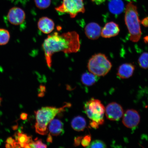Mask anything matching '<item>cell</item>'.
Listing matches in <instances>:
<instances>
[{
  "mask_svg": "<svg viewBox=\"0 0 148 148\" xmlns=\"http://www.w3.org/2000/svg\"><path fill=\"white\" fill-rule=\"evenodd\" d=\"M46 63L48 67L52 66V57L54 53L62 51L65 53H77L80 49L79 36L73 31L60 34L57 32L48 36L42 44Z\"/></svg>",
  "mask_w": 148,
  "mask_h": 148,
  "instance_id": "obj_1",
  "label": "cell"
},
{
  "mask_svg": "<svg viewBox=\"0 0 148 148\" xmlns=\"http://www.w3.org/2000/svg\"><path fill=\"white\" fill-rule=\"evenodd\" d=\"M125 20L131 41L138 42L142 36L140 21L138 17L137 8L132 2L129 3L126 6Z\"/></svg>",
  "mask_w": 148,
  "mask_h": 148,
  "instance_id": "obj_2",
  "label": "cell"
},
{
  "mask_svg": "<svg viewBox=\"0 0 148 148\" xmlns=\"http://www.w3.org/2000/svg\"><path fill=\"white\" fill-rule=\"evenodd\" d=\"M71 106V104L66 103L60 108L46 107H42L36 112V123L35 128L36 132L40 134L44 135L47 134V126L49 123L53 119L57 114L65 110V108Z\"/></svg>",
  "mask_w": 148,
  "mask_h": 148,
  "instance_id": "obj_3",
  "label": "cell"
},
{
  "mask_svg": "<svg viewBox=\"0 0 148 148\" xmlns=\"http://www.w3.org/2000/svg\"><path fill=\"white\" fill-rule=\"evenodd\" d=\"M112 66V63L106 56L101 53L92 55L88 64L89 71L99 77L106 75Z\"/></svg>",
  "mask_w": 148,
  "mask_h": 148,
  "instance_id": "obj_4",
  "label": "cell"
},
{
  "mask_svg": "<svg viewBox=\"0 0 148 148\" xmlns=\"http://www.w3.org/2000/svg\"><path fill=\"white\" fill-rule=\"evenodd\" d=\"M84 110L88 117L99 125L104 123L105 108L101 101L92 98L84 104Z\"/></svg>",
  "mask_w": 148,
  "mask_h": 148,
  "instance_id": "obj_5",
  "label": "cell"
},
{
  "mask_svg": "<svg viewBox=\"0 0 148 148\" xmlns=\"http://www.w3.org/2000/svg\"><path fill=\"white\" fill-rule=\"evenodd\" d=\"M55 10L61 13L69 14L72 18H75L79 13L85 12L83 0H63L62 4Z\"/></svg>",
  "mask_w": 148,
  "mask_h": 148,
  "instance_id": "obj_6",
  "label": "cell"
},
{
  "mask_svg": "<svg viewBox=\"0 0 148 148\" xmlns=\"http://www.w3.org/2000/svg\"><path fill=\"white\" fill-rule=\"evenodd\" d=\"M122 122L125 127L133 128L137 126L140 121V116L138 112L133 109L127 110L123 114Z\"/></svg>",
  "mask_w": 148,
  "mask_h": 148,
  "instance_id": "obj_7",
  "label": "cell"
},
{
  "mask_svg": "<svg viewBox=\"0 0 148 148\" xmlns=\"http://www.w3.org/2000/svg\"><path fill=\"white\" fill-rule=\"evenodd\" d=\"M105 113L107 119L111 121H118L123 116L124 111L123 107L119 103L112 102L107 105Z\"/></svg>",
  "mask_w": 148,
  "mask_h": 148,
  "instance_id": "obj_8",
  "label": "cell"
},
{
  "mask_svg": "<svg viewBox=\"0 0 148 148\" xmlns=\"http://www.w3.org/2000/svg\"><path fill=\"white\" fill-rule=\"evenodd\" d=\"M7 17L11 24L18 25H21L25 21L26 15L23 9L19 7H14L9 10Z\"/></svg>",
  "mask_w": 148,
  "mask_h": 148,
  "instance_id": "obj_9",
  "label": "cell"
},
{
  "mask_svg": "<svg viewBox=\"0 0 148 148\" xmlns=\"http://www.w3.org/2000/svg\"><path fill=\"white\" fill-rule=\"evenodd\" d=\"M120 29L119 25L114 22L107 23L101 29V36L103 38H110L117 36L119 34Z\"/></svg>",
  "mask_w": 148,
  "mask_h": 148,
  "instance_id": "obj_10",
  "label": "cell"
},
{
  "mask_svg": "<svg viewBox=\"0 0 148 148\" xmlns=\"http://www.w3.org/2000/svg\"><path fill=\"white\" fill-rule=\"evenodd\" d=\"M84 30L85 34L90 39L97 40L101 36V27L99 24L94 22L88 23Z\"/></svg>",
  "mask_w": 148,
  "mask_h": 148,
  "instance_id": "obj_11",
  "label": "cell"
},
{
  "mask_svg": "<svg viewBox=\"0 0 148 148\" xmlns=\"http://www.w3.org/2000/svg\"><path fill=\"white\" fill-rule=\"evenodd\" d=\"M55 24L51 18L43 16L40 18L38 23V29L44 34H48L54 30Z\"/></svg>",
  "mask_w": 148,
  "mask_h": 148,
  "instance_id": "obj_12",
  "label": "cell"
},
{
  "mask_svg": "<svg viewBox=\"0 0 148 148\" xmlns=\"http://www.w3.org/2000/svg\"><path fill=\"white\" fill-rule=\"evenodd\" d=\"M135 69V66L132 64H123L118 67L117 75L122 79L129 78L133 75Z\"/></svg>",
  "mask_w": 148,
  "mask_h": 148,
  "instance_id": "obj_13",
  "label": "cell"
},
{
  "mask_svg": "<svg viewBox=\"0 0 148 148\" xmlns=\"http://www.w3.org/2000/svg\"><path fill=\"white\" fill-rule=\"evenodd\" d=\"M50 134L54 136H58L64 134V124L60 120L53 119L50 122L49 126Z\"/></svg>",
  "mask_w": 148,
  "mask_h": 148,
  "instance_id": "obj_14",
  "label": "cell"
},
{
  "mask_svg": "<svg viewBox=\"0 0 148 148\" xmlns=\"http://www.w3.org/2000/svg\"><path fill=\"white\" fill-rule=\"evenodd\" d=\"M108 8L112 14H119L124 9V4L122 0H110L108 3Z\"/></svg>",
  "mask_w": 148,
  "mask_h": 148,
  "instance_id": "obj_15",
  "label": "cell"
},
{
  "mask_svg": "<svg viewBox=\"0 0 148 148\" xmlns=\"http://www.w3.org/2000/svg\"><path fill=\"white\" fill-rule=\"evenodd\" d=\"M99 80V77L91 73L86 72L83 74L81 77V81L83 84L90 86L95 84Z\"/></svg>",
  "mask_w": 148,
  "mask_h": 148,
  "instance_id": "obj_16",
  "label": "cell"
},
{
  "mask_svg": "<svg viewBox=\"0 0 148 148\" xmlns=\"http://www.w3.org/2000/svg\"><path fill=\"white\" fill-rule=\"evenodd\" d=\"M86 123L84 118L80 116L75 117L71 122V126L76 131H81L84 130L86 127Z\"/></svg>",
  "mask_w": 148,
  "mask_h": 148,
  "instance_id": "obj_17",
  "label": "cell"
},
{
  "mask_svg": "<svg viewBox=\"0 0 148 148\" xmlns=\"http://www.w3.org/2000/svg\"><path fill=\"white\" fill-rule=\"evenodd\" d=\"M16 139L21 147L30 148L29 143L32 140L30 136H28L27 134L23 133L18 132Z\"/></svg>",
  "mask_w": 148,
  "mask_h": 148,
  "instance_id": "obj_18",
  "label": "cell"
},
{
  "mask_svg": "<svg viewBox=\"0 0 148 148\" xmlns=\"http://www.w3.org/2000/svg\"><path fill=\"white\" fill-rule=\"evenodd\" d=\"M10 38V32L7 29L0 28V46L6 45Z\"/></svg>",
  "mask_w": 148,
  "mask_h": 148,
  "instance_id": "obj_19",
  "label": "cell"
},
{
  "mask_svg": "<svg viewBox=\"0 0 148 148\" xmlns=\"http://www.w3.org/2000/svg\"><path fill=\"white\" fill-rule=\"evenodd\" d=\"M138 62L140 67L142 69H148V53H142L138 59Z\"/></svg>",
  "mask_w": 148,
  "mask_h": 148,
  "instance_id": "obj_20",
  "label": "cell"
},
{
  "mask_svg": "<svg viewBox=\"0 0 148 148\" xmlns=\"http://www.w3.org/2000/svg\"><path fill=\"white\" fill-rule=\"evenodd\" d=\"M36 6L39 9L47 8L50 5L51 0H34Z\"/></svg>",
  "mask_w": 148,
  "mask_h": 148,
  "instance_id": "obj_21",
  "label": "cell"
},
{
  "mask_svg": "<svg viewBox=\"0 0 148 148\" xmlns=\"http://www.w3.org/2000/svg\"><path fill=\"white\" fill-rule=\"evenodd\" d=\"M88 148H106V145L104 142L100 140H95L92 141Z\"/></svg>",
  "mask_w": 148,
  "mask_h": 148,
  "instance_id": "obj_22",
  "label": "cell"
},
{
  "mask_svg": "<svg viewBox=\"0 0 148 148\" xmlns=\"http://www.w3.org/2000/svg\"><path fill=\"white\" fill-rule=\"evenodd\" d=\"M29 145L31 148H46L47 147L46 144L42 143L41 140H38L36 141H31L29 143Z\"/></svg>",
  "mask_w": 148,
  "mask_h": 148,
  "instance_id": "obj_23",
  "label": "cell"
},
{
  "mask_svg": "<svg viewBox=\"0 0 148 148\" xmlns=\"http://www.w3.org/2000/svg\"><path fill=\"white\" fill-rule=\"evenodd\" d=\"M91 136L90 135H86L83 137L81 140V143L82 145L84 147H88L90 143Z\"/></svg>",
  "mask_w": 148,
  "mask_h": 148,
  "instance_id": "obj_24",
  "label": "cell"
},
{
  "mask_svg": "<svg viewBox=\"0 0 148 148\" xmlns=\"http://www.w3.org/2000/svg\"><path fill=\"white\" fill-rule=\"evenodd\" d=\"M83 138L82 136H77L74 139V144L75 147H77L80 145Z\"/></svg>",
  "mask_w": 148,
  "mask_h": 148,
  "instance_id": "obj_25",
  "label": "cell"
},
{
  "mask_svg": "<svg viewBox=\"0 0 148 148\" xmlns=\"http://www.w3.org/2000/svg\"><path fill=\"white\" fill-rule=\"evenodd\" d=\"M90 127L94 129H98L99 125L97 122L94 121H92L90 122Z\"/></svg>",
  "mask_w": 148,
  "mask_h": 148,
  "instance_id": "obj_26",
  "label": "cell"
},
{
  "mask_svg": "<svg viewBox=\"0 0 148 148\" xmlns=\"http://www.w3.org/2000/svg\"><path fill=\"white\" fill-rule=\"evenodd\" d=\"M15 142V141L14 140L12 137H9L7 138L6 140V143L12 145V148Z\"/></svg>",
  "mask_w": 148,
  "mask_h": 148,
  "instance_id": "obj_27",
  "label": "cell"
},
{
  "mask_svg": "<svg viewBox=\"0 0 148 148\" xmlns=\"http://www.w3.org/2000/svg\"><path fill=\"white\" fill-rule=\"evenodd\" d=\"M141 23L144 27H148V17H146L142 20Z\"/></svg>",
  "mask_w": 148,
  "mask_h": 148,
  "instance_id": "obj_28",
  "label": "cell"
},
{
  "mask_svg": "<svg viewBox=\"0 0 148 148\" xmlns=\"http://www.w3.org/2000/svg\"><path fill=\"white\" fill-rule=\"evenodd\" d=\"M106 0H92V1L97 5H99L104 3Z\"/></svg>",
  "mask_w": 148,
  "mask_h": 148,
  "instance_id": "obj_29",
  "label": "cell"
},
{
  "mask_svg": "<svg viewBox=\"0 0 148 148\" xmlns=\"http://www.w3.org/2000/svg\"><path fill=\"white\" fill-rule=\"evenodd\" d=\"M27 114L25 113H23L20 115V118L23 120H26L27 119Z\"/></svg>",
  "mask_w": 148,
  "mask_h": 148,
  "instance_id": "obj_30",
  "label": "cell"
},
{
  "mask_svg": "<svg viewBox=\"0 0 148 148\" xmlns=\"http://www.w3.org/2000/svg\"><path fill=\"white\" fill-rule=\"evenodd\" d=\"M52 137L50 134H49L48 136L47 141L49 142V143H52Z\"/></svg>",
  "mask_w": 148,
  "mask_h": 148,
  "instance_id": "obj_31",
  "label": "cell"
},
{
  "mask_svg": "<svg viewBox=\"0 0 148 148\" xmlns=\"http://www.w3.org/2000/svg\"><path fill=\"white\" fill-rule=\"evenodd\" d=\"M40 89L42 92H44L45 91V86H40Z\"/></svg>",
  "mask_w": 148,
  "mask_h": 148,
  "instance_id": "obj_32",
  "label": "cell"
},
{
  "mask_svg": "<svg viewBox=\"0 0 148 148\" xmlns=\"http://www.w3.org/2000/svg\"><path fill=\"white\" fill-rule=\"evenodd\" d=\"M5 147L8 148H12V145H10V144H8V143H7L6 144V145H5Z\"/></svg>",
  "mask_w": 148,
  "mask_h": 148,
  "instance_id": "obj_33",
  "label": "cell"
},
{
  "mask_svg": "<svg viewBox=\"0 0 148 148\" xmlns=\"http://www.w3.org/2000/svg\"><path fill=\"white\" fill-rule=\"evenodd\" d=\"M1 101H2V99L1 97H0V105H1Z\"/></svg>",
  "mask_w": 148,
  "mask_h": 148,
  "instance_id": "obj_34",
  "label": "cell"
}]
</instances>
